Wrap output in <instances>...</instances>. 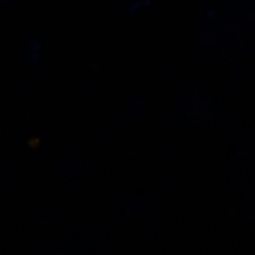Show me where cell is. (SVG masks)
Masks as SVG:
<instances>
[{
  "label": "cell",
  "mask_w": 255,
  "mask_h": 255,
  "mask_svg": "<svg viewBox=\"0 0 255 255\" xmlns=\"http://www.w3.org/2000/svg\"><path fill=\"white\" fill-rule=\"evenodd\" d=\"M4 1H6V0H0V4H1V3H3Z\"/></svg>",
  "instance_id": "6da1fadb"
}]
</instances>
